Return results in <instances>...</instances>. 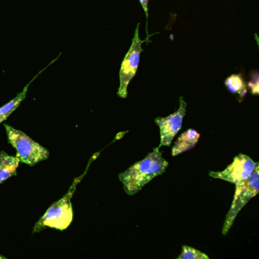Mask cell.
I'll use <instances>...</instances> for the list:
<instances>
[{
    "mask_svg": "<svg viewBox=\"0 0 259 259\" xmlns=\"http://www.w3.org/2000/svg\"><path fill=\"white\" fill-rule=\"evenodd\" d=\"M168 165L169 163L162 157L159 148H156L143 160L136 162L126 170L119 174V181L123 184L125 193L133 195L154 177L163 174Z\"/></svg>",
    "mask_w": 259,
    "mask_h": 259,
    "instance_id": "6da1fadb",
    "label": "cell"
},
{
    "mask_svg": "<svg viewBox=\"0 0 259 259\" xmlns=\"http://www.w3.org/2000/svg\"><path fill=\"white\" fill-rule=\"evenodd\" d=\"M85 172L81 177L75 178L67 193L63 198L54 202L47 210L45 214L36 223L33 233H39L45 227L64 230L69 227L73 220V210L71 198L76 189L77 185L81 182Z\"/></svg>",
    "mask_w": 259,
    "mask_h": 259,
    "instance_id": "7a4b0ae2",
    "label": "cell"
},
{
    "mask_svg": "<svg viewBox=\"0 0 259 259\" xmlns=\"http://www.w3.org/2000/svg\"><path fill=\"white\" fill-rule=\"evenodd\" d=\"M8 142L17 152L16 157L22 163L34 166L39 162L47 160L50 152L45 147L34 142L23 132L5 124Z\"/></svg>",
    "mask_w": 259,
    "mask_h": 259,
    "instance_id": "3957f363",
    "label": "cell"
},
{
    "mask_svg": "<svg viewBox=\"0 0 259 259\" xmlns=\"http://www.w3.org/2000/svg\"><path fill=\"white\" fill-rule=\"evenodd\" d=\"M259 163H256L252 174L245 181L236 185L234 198L231 207L226 216L223 226V235H227L234 223L235 219L242 207L251 198L255 196L259 191Z\"/></svg>",
    "mask_w": 259,
    "mask_h": 259,
    "instance_id": "277c9868",
    "label": "cell"
},
{
    "mask_svg": "<svg viewBox=\"0 0 259 259\" xmlns=\"http://www.w3.org/2000/svg\"><path fill=\"white\" fill-rule=\"evenodd\" d=\"M139 25L138 24L135 31L130 49L128 50L119 70V87L117 95L121 98H126L128 95V86L133 80L139 68L140 56L142 52V45L145 40H142L139 37Z\"/></svg>",
    "mask_w": 259,
    "mask_h": 259,
    "instance_id": "5b68a950",
    "label": "cell"
},
{
    "mask_svg": "<svg viewBox=\"0 0 259 259\" xmlns=\"http://www.w3.org/2000/svg\"><path fill=\"white\" fill-rule=\"evenodd\" d=\"M256 163L248 156L240 154L233 159V163L221 172H209V176L230 183L239 184L245 181L252 174Z\"/></svg>",
    "mask_w": 259,
    "mask_h": 259,
    "instance_id": "8992f818",
    "label": "cell"
},
{
    "mask_svg": "<svg viewBox=\"0 0 259 259\" xmlns=\"http://www.w3.org/2000/svg\"><path fill=\"white\" fill-rule=\"evenodd\" d=\"M187 104L183 97L180 98V107L175 113L166 117H157L155 122L160 128V142L158 148L162 146L169 147L172 143L176 135L181 130L183 118L186 113Z\"/></svg>",
    "mask_w": 259,
    "mask_h": 259,
    "instance_id": "52a82bcc",
    "label": "cell"
},
{
    "mask_svg": "<svg viewBox=\"0 0 259 259\" xmlns=\"http://www.w3.org/2000/svg\"><path fill=\"white\" fill-rule=\"evenodd\" d=\"M200 134L196 130L189 128L183 133L174 143L172 148V156L176 157L182 153L192 149L196 145L199 139Z\"/></svg>",
    "mask_w": 259,
    "mask_h": 259,
    "instance_id": "ba28073f",
    "label": "cell"
},
{
    "mask_svg": "<svg viewBox=\"0 0 259 259\" xmlns=\"http://www.w3.org/2000/svg\"><path fill=\"white\" fill-rule=\"evenodd\" d=\"M19 163L20 160L17 157L0 151V184L13 176L16 175Z\"/></svg>",
    "mask_w": 259,
    "mask_h": 259,
    "instance_id": "9c48e42d",
    "label": "cell"
},
{
    "mask_svg": "<svg viewBox=\"0 0 259 259\" xmlns=\"http://www.w3.org/2000/svg\"><path fill=\"white\" fill-rule=\"evenodd\" d=\"M46 68H45V69H46ZM45 69H44V70H45ZM44 70L40 71V72L37 74V75H36V76L31 80V81H30V82L25 86L24 90L22 91V92H20V93L18 94L17 96H16V98H13L12 101L7 103L6 105L3 106L2 107H0V123L4 122L6 119H7V118H8L9 116H10V115H11L12 113H13V112H14L15 110L19 107L21 103H22V101L25 99V98H26L27 92H28V87H29L30 84L33 82L34 80H35V78H37V77L38 76V75H40Z\"/></svg>",
    "mask_w": 259,
    "mask_h": 259,
    "instance_id": "30bf717a",
    "label": "cell"
},
{
    "mask_svg": "<svg viewBox=\"0 0 259 259\" xmlns=\"http://www.w3.org/2000/svg\"><path fill=\"white\" fill-rule=\"evenodd\" d=\"M225 85L232 94H236L243 98L247 93V86L239 74H233L226 79Z\"/></svg>",
    "mask_w": 259,
    "mask_h": 259,
    "instance_id": "8fae6325",
    "label": "cell"
},
{
    "mask_svg": "<svg viewBox=\"0 0 259 259\" xmlns=\"http://www.w3.org/2000/svg\"><path fill=\"white\" fill-rule=\"evenodd\" d=\"M177 259H209V257L199 250L188 245H183V251Z\"/></svg>",
    "mask_w": 259,
    "mask_h": 259,
    "instance_id": "7c38bea8",
    "label": "cell"
},
{
    "mask_svg": "<svg viewBox=\"0 0 259 259\" xmlns=\"http://www.w3.org/2000/svg\"><path fill=\"white\" fill-rule=\"evenodd\" d=\"M250 76H251V79L248 84V88L252 95H258V72L257 71L251 72Z\"/></svg>",
    "mask_w": 259,
    "mask_h": 259,
    "instance_id": "4fadbf2b",
    "label": "cell"
},
{
    "mask_svg": "<svg viewBox=\"0 0 259 259\" xmlns=\"http://www.w3.org/2000/svg\"><path fill=\"white\" fill-rule=\"evenodd\" d=\"M148 1L149 0H139V2L145 11V15H146L147 21L148 19Z\"/></svg>",
    "mask_w": 259,
    "mask_h": 259,
    "instance_id": "5bb4252c",
    "label": "cell"
}]
</instances>
